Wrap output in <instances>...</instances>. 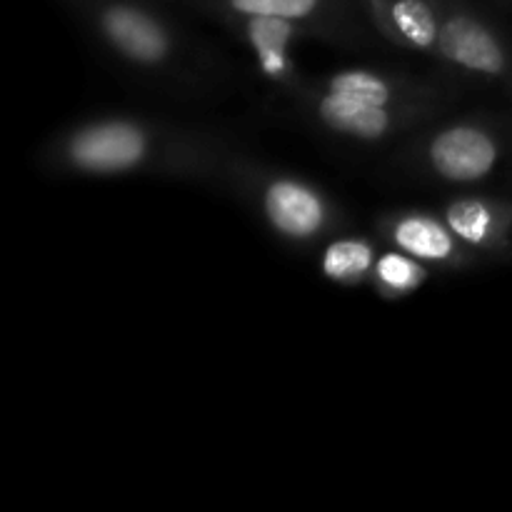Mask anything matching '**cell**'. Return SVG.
I'll list each match as a JSON object with an SVG mask.
<instances>
[{"instance_id":"1","label":"cell","mask_w":512,"mask_h":512,"mask_svg":"<svg viewBox=\"0 0 512 512\" xmlns=\"http://www.w3.org/2000/svg\"><path fill=\"white\" fill-rule=\"evenodd\" d=\"M143 135L125 123H105L83 130L70 145V155L80 168L123 170L143 158Z\"/></svg>"},{"instance_id":"2","label":"cell","mask_w":512,"mask_h":512,"mask_svg":"<svg viewBox=\"0 0 512 512\" xmlns=\"http://www.w3.org/2000/svg\"><path fill=\"white\" fill-rule=\"evenodd\" d=\"M435 170L450 180H478L493 168L495 145L475 128L445 130L430 148Z\"/></svg>"},{"instance_id":"3","label":"cell","mask_w":512,"mask_h":512,"mask_svg":"<svg viewBox=\"0 0 512 512\" xmlns=\"http://www.w3.org/2000/svg\"><path fill=\"white\" fill-rule=\"evenodd\" d=\"M438 48L445 58L480 73H500L505 65L503 50L488 28L468 15H453L438 33Z\"/></svg>"},{"instance_id":"4","label":"cell","mask_w":512,"mask_h":512,"mask_svg":"<svg viewBox=\"0 0 512 512\" xmlns=\"http://www.w3.org/2000/svg\"><path fill=\"white\" fill-rule=\"evenodd\" d=\"M103 28L125 55L140 60V63H155L168 50V38H165L163 28L138 8L113 5L105 10Z\"/></svg>"},{"instance_id":"5","label":"cell","mask_w":512,"mask_h":512,"mask_svg":"<svg viewBox=\"0 0 512 512\" xmlns=\"http://www.w3.org/2000/svg\"><path fill=\"white\" fill-rule=\"evenodd\" d=\"M265 210H268L275 228H280L288 235H295V238L315 233L320 223H323V205H320V200L308 188L295 183L270 185L268 195H265Z\"/></svg>"},{"instance_id":"6","label":"cell","mask_w":512,"mask_h":512,"mask_svg":"<svg viewBox=\"0 0 512 512\" xmlns=\"http://www.w3.org/2000/svg\"><path fill=\"white\" fill-rule=\"evenodd\" d=\"M320 115L340 133H353L360 138H378L388 128V115L380 105L363 103L348 95L330 93L320 103Z\"/></svg>"},{"instance_id":"7","label":"cell","mask_w":512,"mask_h":512,"mask_svg":"<svg viewBox=\"0 0 512 512\" xmlns=\"http://www.w3.org/2000/svg\"><path fill=\"white\" fill-rule=\"evenodd\" d=\"M395 240L403 250L418 255V258L440 260L448 258L453 250V240L440 228L438 223L428 218H408L395 230Z\"/></svg>"},{"instance_id":"8","label":"cell","mask_w":512,"mask_h":512,"mask_svg":"<svg viewBox=\"0 0 512 512\" xmlns=\"http://www.w3.org/2000/svg\"><path fill=\"white\" fill-rule=\"evenodd\" d=\"M388 15L398 33L413 45L428 48V45L438 43V20L425 0H393Z\"/></svg>"},{"instance_id":"9","label":"cell","mask_w":512,"mask_h":512,"mask_svg":"<svg viewBox=\"0 0 512 512\" xmlns=\"http://www.w3.org/2000/svg\"><path fill=\"white\" fill-rule=\"evenodd\" d=\"M250 40H253L255 50L263 58V65L275 73L283 68V50L285 43L293 35L288 18H278V15H250Z\"/></svg>"},{"instance_id":"10","label":"cell","mask_w":512,"mask_h":512,"mask_svg":"<svg viewBox=\"0 0 512 512\" xmlns=\"http://www.w3.org/2000/svg\"><path fill=\"white\" fill-rule=\"evenodd\" d=\"M370 260H373V253L368 245L358 243V240H340L328 248L323 268L330 278L350 280L363 275L370 268Z\"/></svg>"},{"instance_id":"11","label":"cell","mask_w":512,"mask_h":512,"mask_svg":"<svg viewBox=\"0 0 512 512\" xmlns=\"http://www.w3.org/2000/svg\"><path fill=\"white\" fill-rule=\"evenodd\" d=\"M330 93L348 95V98L363 100V103H370V105H380V108H383L390 98L388 85L370 73L338 75V78L333 80V85H330Z\"/></svg>"},{"instance_id":"12","label":"cell","mask_w":512,"mask_h":512,"mask_svg":"<svg viewBox=\"0 0 512 512\" xmlns=\"http://www.w3.org/2000/svg\"><path fill=\"white\" fill-rule=\"evenodd\" d=\"M450 228L460 235V238L470 240V243H480L488 235L490 228V213L485 205L475 203V200H463L455 203L448 213Z\"/></svg>"},{"instance_id":"13","label":"cell","mask_w":512,"mask_h":512,"mask_svg":"<svg viewBox=\"0 0 512 512\" xmlns=\"http://www.w3.org/2000/svg\"><path fill=\"white\" fill-rule=\"evenodd\" d=\"M320 0H230L238 13L245 15H278V18H305L318 8Z\"/></svg>"},{"instance_id":"14","label":"cell","mask_w":512,"mask_h":512,"mask_svg":"<svg viewBox=\"0 0 512 512\" xmlns=\"http://www.w3.org/2000/svg\"><path fill=\"white\" fill-rule=\"evenodd\" d=\"M378 278L393 290H410L423 280V270L403 255H385L378 265Z\"/></svg>"}]
</instances>
